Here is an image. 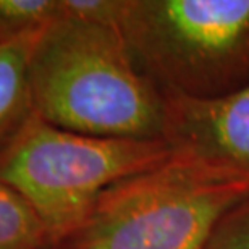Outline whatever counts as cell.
<instances>
[{
	"instance_id": "cell-1",
	"label": "cell",
	"mask_w": 249,
	"mask_h": 249,
	"mask_svg": "<svg viewBox=\"0 0 249 249\" xmlns=\"http://www.w3.org/2000/svg\"><path fill=\"white\" fill-rule=\"evenodd\" d=\"M29 86L34 113L57 128L99 138H163L165 101L113 24L52 21L33 47Z\"/></svg>"
},
{
	"instance_id": "cell-2",
	"label": "cell",
	"mask_w": 249,
	"mask_h": 249,
	"mask_svg": "<svg viewBox=\"0 0 249 249\" xmlns=\"http://www.w3.org/2000/svg\"><path fill=\"white\" fill-rule=\"evenodd\" d=\"M248 194L246 178L172 152L104 191L60 249H206Z\"/></svg>"
},
{
	"instance_id": "cell-3",
	"label": "cell",
	"mask_w": 249,
	"mask_h": 249,
	"mask_svg": "<svg viewBox=\"0 0 249 249\" xmlns=\"http://www.w3.org/2000/svg\"><path fill=\"white\" fill-rule=\"evenodd\" d=\"M118 28L163 99L212 101L249 86V0H124Z\"/></svg>"
},
{
	"instance_id": "cell-4",
	"label": "cell",
	"mask_w": 249,
	"mask_h": 249,
	"mask_svg": "<svg viewBox=\"0 0 249 249\" xmlns=\"http://www.w3.org/2000/svg\"><path fill=\"white\" fill-rule=\"evenodd\" d=\"M165 141L88 136L36 113L0 156V180L26 201L60 249L88 220L104 191L170 157Z\"/></svg>"
},
{
	"instance_id": "cell-5",
	"label": "cell",
	"mask_w": 249,
	"mask_h": 249,
	"mask_svg": "<svg viewBox=\"0 0 249 249\" xmlns=\"http://www.w3.org/2000/svg\"><path fill=\"white\" fill-rule=\"evenodd\" d=\"M163 141L180 154L249 180V86L196 101L165 97Z\"/></svg>"
},
{
	"instance_id": "cell-6",
	"label": "cell",
	"mask_w": 249,
	"mask_h": 249,
	"mask_svg": "<svg viewBox=\"0 0 249 249\" xmlns=\"http://www.w3.org/2000/svg\"><path fill=\"white\" fill-rule=\"evenodd\" d=\"M39 34L41 31L0 46V156L34 113L29 58Z\"/></svg>"
},
{
	"instance_id": "cell-7",
	"label": "cell",
	"mask_w": 249,
	"mask_h": 249,
	"mask_svg": "<svg viewBox=\"0 0 249 249\" xmlns=\"http://www.w3.org/2000/svg\"><path fill=\"white\" fill-rule=\"evenodd\" d=\"M0 249H51L46 230L31 206L2 180Z\"/></svg>"
},
{
	"instance_id": "cell-8",
	"label": "cell",
	"mask_w": 249,
	"mask_h": 249,
	"mask_svg": "<svg viewBox=\"0 0 249 249\" xmlns=\"http://www.w3.org/2000/svg\"><path fill=\"white\" fill-rule=\"evenodd\" d=\"M60 17V0H0V46L42 31Z\"/></svg>"
},
{
	"instance_id": "cell-9",
	"label": "cell",
	"mask_w": 249,
	"mask_h": 249,
	"mask_svg": "<svg viewBox=\"0 0 249 249\" xmlns=\"http://www.w3.org/2000/svg\"><path fill=\"white\" fill-rule=\"evenodd\" d=\"M206 249H249V194L218 222Z\"/></svg>"
},
{
	"instance_id": "cell-10",
	"label": "cell",
	"mask_w": 249,
	"mask_h": 249,
	"mask_svg": "<svg viewBox=\"0 0 249 249\" xmlns=\"http://www.w3.org/2000/svg\"><path fill=\"white\" fill-rule=\"evenodd\" d=\"M124 0H60L62 17L118 26Z\"/></svg>"
}]
</instances>
